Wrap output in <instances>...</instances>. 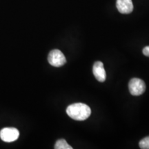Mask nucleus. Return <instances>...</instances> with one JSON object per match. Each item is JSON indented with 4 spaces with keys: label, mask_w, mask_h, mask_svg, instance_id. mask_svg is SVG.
<instances>
[{
    "label": "nucleus",
    "mask_w": 149,
    "mask_h": 149,
    "mask_svg": "<svg viewBox=\"0 0 149 149\" xmlns=\"http://www.w3.org/2000/svg\"><path fill=\"white\" fill-rule=\"evenodd\" d=\"M48 61L51 66L61 67L66 63V59L61 51L54 49L50 52L48 56Z\"/></svg>",
    "instance_id": "7ed1b4c3"
},
{
    "label": "nucleus",
    "mask_w": 149,
    "mask_h": 149,
    "mask_svg": "<svg viewBox=\"0 0 149 149\" xmlns=\"http://www.w3.org/2000/svg\"><path fill=\"white\" fill-rule=\"evenodd\" d=\"M116 6L119 12L122 14H129L133 10L132 0H117Z\"/></svg>",
    "instance_id": "423d86ee"
},
{
    "label": "nucleus",
    "mask_w": 149,
    "mask_h": 149,
    "mask_svg": "<svg viewBox=\"0 0 149 149\" xmlns=\"http://www.w3.org/2000/svg\"><path fill=\"white\" fill-rule=\"evenodd\" d=\"M139 146L141 149H149V136L141 139L139 141Z\"/></svg>",
    "instance_id": "6e6552de"
},
{
    "label": "nucleus",
    "mask_w": 149,
    "mask_h": 149,
    "mask_svg": "<svg viewBox=\"0 0 149 149\" xmlns=\"http://www.w3.org/2000/svg\"><path fill=\"white\" fill-rule=\"evenodd\" d=\"M55 149H72V147L70 146L66 141L64 139H59L56 141L55 144Z\"/></svg>",
    "instance_id": "0eeeda50"
},
{
    "label": "nucleus",
    "mask_w": 149,
    "mask_h": 149,
    "mask_svg": "<svg viewBox=\"0 0 149 149\" xmlns=\"http://www.w3.org/2000/svg\"><path fill=\"white\" fill-rule=\"evenodd\" d=\"M93 72L95 77L100 82H104L107 79V74L104 69L103 63L101 61H96L93 65Z\"/></svg>",
    "instance_id": "39448f33"
},
{
    "label": "nucleus",
    "mask_w": 149,
    "mask_h": 149,
    "mask_svg": "<svg viewBox=\"0 0 149 149\" xmlns=\"http://www.w3.org/2000/svg\"><path fill=\"white\" fill-rule=\"evenodd\" d=\"M66 113L74 120L83 121L88 119L91 114V108L83 103H75L68 106Z\"/></svg>",
    "instance_id": "f257e3e1"
},
{
    "label": "nucleus",
    "mask_w": 149,
    "mask_h": 149,
    "mask_svg": "<svg viewBox=\"0 0 149 149\" xmlns=\"http://www.w3.org/2000/svg\"><path fill=\"white\" fill-rule=\"evenodd\" d=\"M128 88L132 95L139 96L145 92L146 84L142 79L139 78H133L128 83Z\"/></svg>",
    "instance_id": "f03ea898"
},
{
    "label": "nucleus",
    "mask_w": 149,
    "mask_h": 149,
    "mask_svg": "<svg viewBox=\"0 0 149 149\" xmlns=\"http://www.w3.org/2000/svg\"><path fill=\"white\" fill-rule=\"evenodd\" d=\"M19 132L15 128H4L0 130V137L5 142H13L17 140Z\"/></svg>",
    "instance_id": "20e7f679"
},
{
    "label": "nucleus",
    "mask_w": 149,
    "mask_h": 149,
    "mask_svg": "<svg viewBox=\"0 0 149 149\" xmlns=\"http://www.w3.org/2000/svg\"><path fill=\"white\" fill-rule=\"evenodd\" d=\"M142 52H143V54H144L145 56L149 57V46L144 47V49H143Z\"/></svg>",
    "instance_id": "1a4fd4ad"
}]
</instances>
